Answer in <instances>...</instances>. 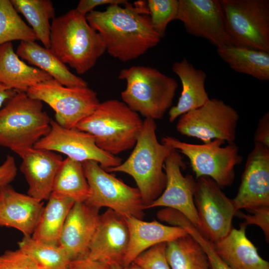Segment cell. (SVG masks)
Wrapping results in <instances>:
<instances>
[{"label": "cell", "instance_id": "6da1fadb", "mask_svg": "<svg viewBox=\"0 0 269 269\" xmlns=\"http://www.w3.org/2000/svg\"><path fill=\"white\" fill-rule=\"evenodd\" d=\"M124 5H109L104 11L94 10L86 18L101 35L106 51L127 62L156 46L161 38L152 27L146 2L128 1Z\"/></svg>", "mask_w": 269, "mask_h": 269}, {"label": "cell", "instance_id": "7a4b0ae2", "mask_svg": "<svg viewBox=\"0 0 269 269\" xmlns=\"http://www.w3.org/2000/svg\"><path fill=\"white\" fill-rule=\"evenodd\" d=\"M155 120L145 118L136 142L128 159L119 165L105 169L121 172L135 181L145 209L163 192L166 185L165 160L174 149L159 142Z\"/></svg>", "mask_w": 269, "mask_h": 269}, {"label": "cell", "instance_id": "3957f363", "mask_svg": "<svg viewBox=\"0 0 269 269\" xmlns=\"http://www.w3.org/2000/svg\"><path fill=\"white\" fill-rule=\"evenodd\" d=\"M50 40L51 51L78 74L91 69L106 51L100 34L75 8L52 19Z\"/></svg>", "mask_w": 269, "mask_h": 269}, {"label": "cell", "instance_id": "277c9868", "mask_svg": "<svg viewBox=\"0 0 269 269\" xmlns=\"http://www.w3.org/2000/svg\"><path fill=\"white\" fill-rule=\"evenodd\" d=\"M143 121L125 103L111 99L100 103L75 128L92 134L97 145L115 156L134 147Z\"/></svg>", "mask_w": 269, "mask_h": 269}, {"label": "cell", "instance_id": "5b68a950", "mask_svg": "<svg viewBox=\"0 0 269 269\" xmlns=\"http://www.w3.org/2000/svg\"><path fill=\"white\" fill-rule=\"evenodd\" d=\"M51 121L42 102L17 92L0 108V145L19 155L49 133Z\"/></svg>", "mask_w": 269, "mask_h": 269}, {"label": "cell", "instance_id": "8992f818", "mask_svg": "<svg viewBox=\"0 0 269 269\" xmlns=\"http://www.w3.org/2000/svg\"><path fill=\"white\" fill-rule=\"evenodd\" d=\"M119 78L127 83L121 93L123 102L145 118L161 119L172 107L178 84L158 70L133 66L122 69Z\"/></svg>", "mask_w": 269, "mask_h": 269}, {"label": "cell", "instance_id": "52a82bcc", "mask_svg": "<svg viewBox=\"0 0 269 269\" xmlns=\"http://www.w3.org/2000/svg\"><path fill=\"white\" fill-rule=\"evenodd\" d=\"M161 142L188 158L196 179L202 176L209 177L221 188L232 184L235 177V166L243 159L235 142L222 146L225 141L220 139L197 144L166 136L161 138Z\"/></svg>", "mask_w": 269, "mask_h": 269}, {"label": "cell", "instance_id": "ba28073f", "mask_svg": "<svg viewBox=\"0 0 269 269\" xmlns=\"http://www.w3.org/2000/svg\"><path fill=\"white\" fill-rule=\"evenodd\" d=\"M235 45L269 52V0H220Z\"/></svg>", "mask_w": 269, "mask_h": 269}, {"label": "cell", "instance_id": "9c48e42d", "mask_svg": "<svg viewBox=\"0 0 269 269\" xmlns=\"http://www.w3.org/2000/svg\"><path fill=\"white\" fill-rule=\"evenodd\" d=\"M82 164L89 188L87 204L100 209L107 207L125 217L142 219L145 208L137 188L109 173L96 161Z\"/></svg>", "mask_w": 269, "mask_h": 269}, {"label": "cell", "instance_id": "30bf717a", "mask_svg": "<svg viewBox=\"0 0 269 269\" xmlns=\"http://www.w3.org/2000/svg\"><path fill=\"white\" fill-rule=\"evenodd\" d=\"M26 93L48 105L55 112V121L67 129L75 128L100 103L88 87H67L53 79L35 84Z\"/></svg>", "mask_w": 269, "mask_h": 269}, {"label": "cell", "instance_id": "8fae6325", "mask_svg": "<svg viewBox=\"0 0 269 269\" xmlns=\"http://www.w3.org/2000/svg\"><path fill=\"white\" fill-rule=\"evenodd\" d=\"M239 115L223 100L210 99L201 107L180 116L176 128L182 135L199 139L203 143L220 139L234 142Z\"/></svg>", "mask_w": 269, "mask_h": 269}, {"label": "cell", "instance_id": "7c38bea8", "mask_svg": "<svg viewBox=\"0 0 269 269\" xmlns=\"http://www.w3.org/2000/svg\"><path fill=\"white\" fill-rule=\"evenodd\" d=\"M211 178L196 179L194 202L200 227L198 230L213 243L224 238L232 229L233 217L237 210L233 199Z\"/></svg>", "mask_w": 269, "mask_h": 269}, {"label": "cell", "instance_id": "4fadbf2b", "mask_svg": "<svg viewBox=\"0 0 269 269\" xmlns=\"http://www.w3.org/2000/svg\"><path fill=\"white\" fill-rule=\"evenodd\" d=\"M33 147L63 153L81 162L94 161L104 169L117 166L122 162L120 157L101 149L92 134L76 128H64L52 119L49 133Z\"/></svg>", "mask_w": 269, "mask_h": 269}, {"label": "cell", "instance_id": "5bb4252c", "mask_svg": "<svg viewBox=\"0 0 269 269\" xmlns=\"http://www.w3.org/2000/svg\"><path fill=\"white\" fill-rule=\"evenodd\" d=\"M176 19L187 33L207 40L217 48L235 45L226 29L220 0H178Z\"/></svg>", "mask_w": 269, "mask_h": 269}, {"label": "cell", "instance_id": "9a60e30c", "mask_svg": "<svg viewBox=\"0 0 269 269\" xmlns=\"http://www.w3.org/2000/svg\"><path fill=\"white\" fill-rule=\"evenodd\" d=\"M185 165L179 152L173 149L164 164L166 185L162 194L147 208H168L184 215L197 229L200 224L194 202L196 180L192 175L184 176L181 169Z\"/></svg>", "mask_w": 269, "mask_h": 269}, {"label": "cell", "instance_id": "2e32d148", "mask_svg": "<svg viewBox=\"0 0 269 269\" xmlns=\"http://www.w3.org/2000/svg\"><path fill=\"white\" fill-rule=\"evenodd\" d=\"M130 239L126 217L108 209L100 215L87 257L109 266H123Z\"/></svg>", "mask_w": 269, "mask_h": 269}, {"label": "cell", "instance_id": "e0dca14e", "mask_svg": "<svg viewBox=\"0 0 269 269\" xmlns=\"http://www.w3.org/2000/svg\"><path fill=\"white\" fill-rule=\"evenodd\" d=\"M233 200L238 211L269 206V147L254 142Z\"/></svg>", "mask_w": 269, "mask_h": 269}, {"label": "cell", "instance_id": "ac0fdd59", "mask_svg": "<svg viewBox=\"0 0 269 269\" xmlns=\"http://www.w3.org/2000/svg\"><path fill=\"white\" fill-rule=\"evenodd\" d=\"M100 209L84 202H75L63 225L59 241L71 261L87 257L97 228Z\"/></svg>", "mask_w": 269, "mask_h": 269}, {"label": "cell", "instance_id": "d6986e66", "mask_svg": "<svg viewBox=\"0 0 269 269\" xmlns=\"http://www.w3.org/2000/svg\"><path fill=\"white\" fill-rule=\"evenodd\" d=\"M18 155L21 158L20 170L28 185L27 194L41 201L47 200L62 157L54 151L34 147Z\"/></svg>", "mask_w": 269, "mask_h": 269}, {"label": "cell", "instance_id": "ffe728a7", "mask_svg": "<svg viewBox=\"0 0 269 269\" xmlns=\"http://www.w3.org/2000/svg\"><path fill=\"white\" fill-rule=\"evenodd\" d=\"M43 207V201L5 186L0 189V227L14 228L23 236H31Z\"/></svg>", "mask_w": 269, "mask_h": 269}, {"label": "cell", "instance_id": "44dd1931", "mask_svg": "<svg viewBox=\"0 0 269 269\" xmlns=\"http://www.w3.org/2000/svg\"><path fill=\"white\" fill-rule=\"evenodd\" d=\"M130 239L123 267L131 263L148 249L168 243L188 234L182 228L167 226L154 220L146 222L133 217H126Z\"/></svg>", "mask_w": 269, "mask_h": 269}, {"label": "cell", "instance_id": "7402d4cb", "mask_svg": "<svg viewBox=\"0 0 269 269\" xmlns=\"http://www.w3.org/2000/svg\"><path fill=\"white\" fill-rule=\"evenodd\" d=\"M172 70L180 80L182 91L177 104L169 109L170 123L181 115L201 107L209 99L205 87L207 74L203 70L196 68L185 58L175 62Z\"/></svg>", "mask_w": 269, "mask_h": 269}, {"label": "cell", "instance_id": "603a6c76", "mask_svg": "<svg viewBox=\"0 0 269 269\" xmlns=\"http://www.w3.org/2000/svg\"><path fill=\"white\" fill-rule=\"evenodd\" d=\"M246 227L232 228L222 239L213 243L215 252L232 269H269V263L259 254L246 235Z\"/></svg>", "mask_w": 269, "mask_h": 269}, {"label": "cell", "instance_id": "cb8c5ba5", "mask_svg": "<svg viewBox=\"0 0 269 269\" xmlns=\"http://www.w3.org/2000/svg\"><path fill=\"white\" fill-rule=\"evenodd\" d=\"M53 78L45 72L26 64L14 52L11 42L0 46V83L17 92Z\"/></svg>", "mask_w": 269, "mask_h": 269}, {"label": "cell", "instance_id": "d4e9b609", "mask_svg": "<svg viewBox=\"0 0 269 269\" xmlns=\"http://www.w3.org/2000/svg\"><path fill=\"white\" fill-rule=\"evenodd\" d=\"M19 57L45 72L67 87H88L87 82L70 71L49 48L35 41H21L15 51Z\"/></svg>", "mask_w": 269, "mask_h": 269}, {"label": "cell", "instance_id": "484cf974", "mask_svg": "<svg viewBox=\"0 0 269 269\" xmlns=\"http://www.w3.org/2000/svg\"><path fill=\"white\" fill-rule=\"evenodd\" d=\"M47 201L31 237L40 241L59 245L65 221L75 202L53 193Z\"/></svg>", "mask_w": 269, "mask_h": 269}, {"label": "cell", "instance_id": "4316f807", "mask_svg": "<svg viewBox=\"0 0 269 269\" xmlns=\"http://www.w3.org/2000/svg\"><path fill=\"white\" fill-rule=\"evenodd\" d=\"M219 56L235 71L269 80V52L236 45L217 48Z\"/></svg>", "mask_w": 269, "mask_h": 269}, {"label": "cell", "instance_id": "83f0119b", "mask_svg": "<svg viewBox=\"0 0 269 269\" xmlns=\"http://www.w3.org/2000/svg\"><path fill=\"white\" fill-rule=\"evenodd\" d=\"M89 188L82 162L66 157L56 174L52 192L75 202H85Z\"/></svg>", "mask_w": 269, "mask_h": 269}, {"label": "cell", "instance_id": "f1b7e54d", "mask_svg": "<svg viewBox=\"0 0 269 269\" xmlns=\"http://www.w3.org/2000/svg\"><path fill=\"white\" fill-rule=\"evenodd\" d=\"M165 256L170 269H210L205 252L189 234L166 243Z\"/></svg>", "mask_w": 269, "mask_h": 269}, {"label": "cell", "instance_id": "f546056e", "mask_svg": "<svg viewBox=\"0 0 269 269\" xmlns=\"http://www.w3.org/2000/svg\"><path fill=\"white\" fill-rule=\"evenodd\" d=\"M14 7L23 14L31 26L37 39L49 48L51 24L55 9L50 0H11Z\"/></svg>", "mask_w": 269, "mask_h": 269}, {"label": "cell", "instance_id": "4dcf8cb0", "mask_svg": "<svg viewBox=\"0 0 269 269\" xmlns=\"http://www.w3.org/2000/svg\"><path fill=\"white\" fill-rule=\"evenodd\" d=\"M18 248L31 257L43 269H68L70 260L59 245L49 244L23 236Z\"/></svg>", "mask_w": 269, "mask_h": 269}, {"label": "cell", "instance_id": "1f68e13d", "mask_svg": "<svg viewBox=\"0 0 269 269\" xmlns=\"http://www.w3.org/2000/svg\"><path fill=\"white\" fill-rule=\"evenodd\" d=\"M37 37L9 0H0V46L14 40L35 41Z\"/></svg>", "mask_w": 269, "mask_h": 269}, {"label": "cell", "instance_id": "d6a6232c", "mask_svg": "<svg viewBox=\"0 0 269 269\" xmlns=\"http://www.w3.org/2000/svg\"><path fill=\"white\" fill-rule=\"evenodd\" d=\"M146 3L152 27L162 38L168 23L176 19L178 0H148Z\"/></svg>", "mask_w": 269, "mask_h": 269}, {"label": "cell", "instance_id": "836d02e7", "mask_svg": "<svg viewBox=\"0 0 269 269\" xmlns=\"http://www.w3.org/2000/svg\"><path fill=\"white\" fill-rule=\"evenodd\" d=\"M166 244H159L148 249L133 262L144 269H170L165 256Z\"/></svg>", "mask_w": 269, "mask_h": 269}, {"label": "cell", "instance_id": "e575fe53", "mask_svg": "<svg viewBox=\"0 0 269 269\" xmlns=\"http://www.w3.org/2000/svg\"><path fill=\"white\" fill-rule=\"evenodd\" d=\"M0 269H43L19 248L6 250L0 255Z\"/></svg>", "mask_w": 269, "mask_h": 269}, {"label": "cell", "instance_id": "d590c367", "mask_svg": "<svg viewBox=\"0 0 269 269\" xmlns=\"http://www.w3.org/2000/svg\"><path fill=\"white\" fill-rule=\"evenodd\" d=\"M248 211L250 214H240L241 218L245 219L241 226L247 227L249 225H256L263 230L268 242L269 239V206H263L255 208Z\"/></svg>", "mask_w": 269, "mask_h": 269}, {"label": "cell", "instance_id": "8d00e7d4", "mask_svg": "<svg viewBox=\"0 0 269 269\" xmlns=\"http://www.w3.org/2000/svg\"><path fill=\"white\" fill-rule=\"evenodd\" d=\"M195 239L207 256L210 269H232L216 254L213 242L200 234L196 235Z\"/></svg>", "mask_w": 269, "mask_h": 269}, {"label": "cell", "instance_id": "74e56055", "mask_svg": "<svg viewBox=\"0 0 269 269\" xmlns=\"http://www.w3.org/2000/svg\"><path fill=\"white\" fill-rule=\"evenodd\" d=\"M17 167L14 158L7 155L0 165V189L9 185L17 174Z\"/></svg>", "mask_w": 269, "mask_h": 269}, {"label": "cell", "instance_id": "f35d334b", "mask_svg": "<svg viewBox=\"0 0 269 269\" xmlns=\"http://www.w3.org/2000/svg\"><path fill=\"white\" fill-rule=\"evenodd\" d=\"M128 2L126 0H81L75 8L83 15H86L98 6L108 4H125Z\"/></svg>", "mask_w": 269, "mask_h": 269}, {"label": "cell", "instance_id": "ab89813d", "mask_svg": "<svg viewBox=\"0 0 269 269\" xmlns=\"http://www.w3.org/2000/svg\"><path fill=\"white\" fill-rule=\"evenodd\" d=\"M254 142L269 147V113H265L260 119L254 134Z\"/></svg>", "mask_w": 269, "mask_h": 269}, {"label": "cell", "instance_id": "60d3db41", "mask_svg": "<svg viewBox=\"0 0 269 269\" xmlns=\"http://www.w3.org/2000/svg\"><path fill=\"white\" fill-rule=\"evenodd\" d=\"M68 269H110V266L90 259L88 257L75 260L70 262Z\"/></svg>", "mask_w": 269, "mask_h": 269}, {"label": "cell", "instance_id": "b9f144b4", "mask_svg": "<svg viewBox=\"0 0 269 269\" xmlns=\"http://www.w3.org/2000/svg\"><path fill=\"white\" fill-rule=\"evenodd\" d=\"M17 91L13 90L6 85L0 83V108L4 103L10 99Z\"/></svg>", "mask_w": 269, "mask_h": 269}, {"label": "cell", "instance_id": "7bdbcfd3", "mask_svg": "<svg viewBox=\"0 0 269 269\" xmlns=\"http://www.w3.org/2000/svg\"><path fill=\"white\" fill-rule=\"evenodd\" d=\"M123 268L124 269H144L134 262Z\"/></svg>", "mask_w": 269, "mask_h": 269}, {"label": "cell", "instance_id": "ee69618b", "mask_svg": "<svg viewBox=\"0 0 269 269\" xmlns=\"http://www.w3.org/2000/svg\"><path fill=\"white\" fill-rule=\"evenodd\" d=\"M110 269H124V268L121 265H114L110 267Z\"/></svg>", "mask_w": 269, "mask_h": 269}]
</instances>
